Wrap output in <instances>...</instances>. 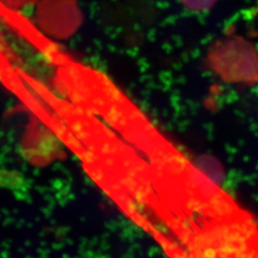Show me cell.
<instances>
[{
    "label": "cell",
    "instance_id": "cell-1",
    "mask_svg": "<svg viewBox=\"0 0 258 258\" xmlns=\"http://www.w3.org/2000/svg\"><path fill=\"white\" fill-rule=\"evenodd\" d=\"M211 70L231 83H254L258 81V55L253 45L241 37L222 39L208 53Z\"/></svg>",
    "mask_w": 258,
    "mask_h": 258
},
{
    "label": "cell",
    "instance_id": "cell-2",
    "mask_svg": "<svg viewBox=\"0 0 258 258\" xmlns=\"http://www.w3.org/2000/svg\"><path fill=\"white\" fill-rule=\"evenodd\" d=\"M35 20L38 29L47 37L66 40L79 30L83 15L77 0H39Z\"/></svg>",
    "mask_w": 258,
    "mask_h": 258
},
{
    "label": "cell",
    "instance_id": "cell-3",
    "mask_svg": "<svg viewBox=\"0 0 258 258\" xmlns=\"http://www.w3.org/2000/svg\"><path fill=\"white\" fill-rule=\"evenodd\" d=\"M182 4L189 10L201 12L209 10L216 4V0H180Z\"/></svg>",
    "mask_w": 258,
    "mask_h": 258
},
{
    "label": "cell",
    "instance_id": "cell-4",
    "mask_svg": "<svg viewBox=\"0 0 258 258\" xmlns=\"http://www.w3.org/2000/svg\"><path fill=\"white\" fill-rule=\"evenodd\" d=\"M39 0H0V5L6 10H20L37 3Z\"/></svg>",
    "mask_w": 258,
    "mask_h": 258
}]
</instances>
